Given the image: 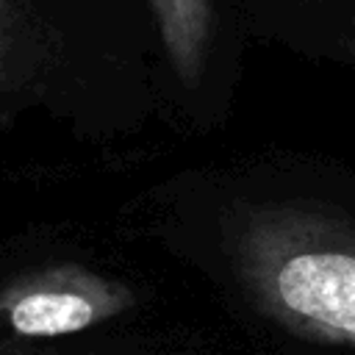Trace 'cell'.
Listing matches in <instances>:
<instances>
[{
	"label": "cell",
	"mask_w": 355,
	"mask_h": 355,
	"mask_svg": "<svg viewBox=\"0 0 355 355\" xmlns=\"http://www.w3.org/2000/svg\"><path fill=\"white\" fill-rule=\"evenodd\" d=\"M241 277L288 333L355 349V225L302 208H266L239 233Z\"/></svg>",
	"instance_id": "6da1fadb"
},
{
	"label": "cell",
	"mask_w": 355,
	"mask_h": 355,
	"mask_svg": "<svg viewBox=\"0 0 355 355\" xmlns=\"http://www.w3.org/2000/svg\"><path fill=\"white\" fill-rule=\"evenodd\" d=\"M17 28V0H0V75L11 50V33Z\"/></svg>",
	"instance_id": "277c9868"
},
{
	"label": "cell",
	"mask_w": 355,
	"mask_h": 355,
	"mask_svg": "<svg viewBox=\"0 0 355 355\" xmlns=\"http://www.w3.org/2000/svg\"><path fill=\"white\" fill-rule=\"evenodd\" d=\"M133 305L128 283L61 263L22 275L0 291V330L14 338H55L116 319Z\"/></svg>",
	"instance_id": "7a4b0ae2"
},
{
	"label": "cell",
	"mask_w": 355,
	"mask_h": 355,
	"mask_svg": "<svg viewBox=\"0 0 355 355\" xmlns=\"http://www.w3.org/2000/svg\"><path fill=\"white\" fill-rule=\"evenodd\" d=\"M158 25L164 53L175 75L194 86L202 75L214 36L216 0H147Z\"/></svg>",
	"instance_id": "3957f363"
}]
</instances>
